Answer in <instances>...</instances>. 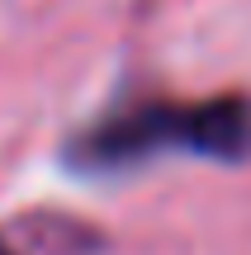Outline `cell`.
Wrapping results in <instances>:
<instances>
[{"label": "cell", "mask_w": 251, "mask_h": 255, "mask_svg": "<svg viewBox=\"0 0 251 255\" xmlns=\"http://www.w3.org/2000/svg\"><path fill=\"white\" fill-rule=\"evenodd\" d=\"M0 255H14V251H9V246H5V241H0Z\"/></svg>", "instance_id": "7a4b0ae2"}, {"label": "cell", "mask_w": 251, "mask_h": 255, "mask_svg": "<svg viewBox=\"0 0 251 255\" xmlns=\"http://www.w3.org/2000/svg\"><path fill=\"white\" fill-rule=\"evenodd\" d=\"M157 146H190L218 161H251V100H214L199 109H138L81 132L66 156L81 170H114L152 156Z\"/></svg>", "instance_id": "6da1fadb"}]
</instances>
